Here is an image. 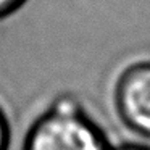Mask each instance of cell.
Wrapping results in <instances>:
<instances>
[{
    "instance_id": "obj_1",
    "label": "cell",
    "mask_w": 150,
    "mask_h": 150,
    "mask_svg": "<svg viewBox=\"0 0 150 150\" xmlns=\"http://www.w3.org/2000/svg\"><path fill=\"white\" fill-rule=\"evenodd\" d=\"M23 150H113L78 98L58 97L28 129Z\"/></svg>"
},
{
    "instance_id": "obj_2",
    "label": "cell",
    "mask_w": 150,
    "mask_h": 150,
    "mask_svg": "<svg viewBox=\"0 0 150 150\" xmlns=\"http://www.w3.org/2000/svg\"><path fill=\"white\" fill-rule=\"evenodd\" d=\"M115 105L124 126L150 137V63L124 69L115 87Z\"/></svg>"
},
{
    "instance_id": "obj_3",
    "label": "cell",
    "mask_w": 150,
    "mask_h": 150,
    "mask_svg": "<svg viewBox=\"0 0 150 150\" xmlns=\"http://www.w3.org/2000/svg\"><path fill=\"white\" fill-rule=\"evenodd\" d=\"M10 145V126L4 111L0 110V150H8Z\"/></svg>"
},
{
    "instance_id": "obj_4",
    "label": "cell",
    "mask_w": 150,
    "mask_h": 150,
    "mask_svg": "<svg viewBox=\"0 0 150 150\" xmlns=\"http://www.w3.org/2000/svg\"><path fill=\"white\" fill-rule=\"evenodd\" d=\"M26 0H0V18L15 13L20 7H23Z\"/></svg>"
},
{
    "instance_id": "obj_5",
    "label": "cell",
    "mask_w": 150,
    "mask_h": 150,
    "mask_svg": "<svg viewBox=\"0 0 150 150\" xmlns=\"http://www.w3.org/2000/svg\"><path fill=\"white\" fill-rule=\"evenodd\" d=\"M113 150H150V149L149 147H144V145H137V144H126V145L116 147Z\"/></svg>"
}]
</instances>
